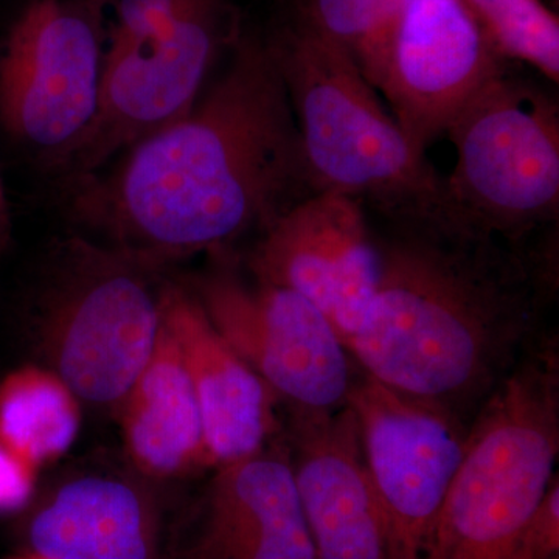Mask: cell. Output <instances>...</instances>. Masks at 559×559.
<instances>
[{"mask_svg": "<svg viewBox=\"0 0 559 559\" xmlns=\"http://www.w3.org/2000/svg\"><path fill=\"white\" fill-rule=\"evenodd\" d=\"M237 38L226 2L207 0L156 38L106 44L97 114L58 170L69 182L95 175L117 154L182 119L221 50Z\"/></svg>", "mask_w": 559, "mask_h": 559, "instance_id": "cell-9", "label": "cell"}, {"mask_svg": "<svg viewBox=\"0 0 559 559\" xmlns=\"http://www.w3.org/2000/svg\"><path fill=\"white\" fill-rule=\"evenodd\" d=\"M69 183L79 223L159 266L261 234L314 193L288 92L255 35H238L226 72L187 116L106 175Z\"/></svg>", "mask_w": 559, "mask_h": 559, "instance_id": "cell-1", "label": "cell"}, {"mask_svg": "<svg viewBox=\"0 0 559 559\" xmlns=\"http://www.w3.org/2000/svg\"><path fill=\"white\" fill-rule=\"evenodd\" d=\"M348 406L358 419L388 559H429L469 426L360 370Z\"/></svg>", "mask_w": 559, "mask_h": 559, "instance_id": "cell-10", "label": "cell"}, {"mask_svg": "<svg viewBox=\"0 0 559 559\" xmlns=\"http://www.w3.org/2000/svg\"><path fill=\"white\" fill-rule=\"evenodd\" d=\"M13 559H44V558H40L38 557V555H27V557H17V558H13Z\"/></svg>", "mask_w": 559, "mask_h": 559, "instance_id": "cell-24", "label": "cell"}, {"mask_svg": "<svg viewBox=\"0 0 559 559\" xmlns=\"http://www.w3.org/2000/svg\"><path fill=\"white\" fill-rule=\"evenodd\" d=\"M207 0H120L108 44L131 46L156 38Z\"/></svg>", "mask_w": 559, "mask_h": 559, "instance_id": "cell-21", "label": "cell"}, {"mask_svg": "<svg viewBox=\"0 0 559 559\" xmlns=\"http://www.w3.org/2000/svg\"><path fill=\"white\" fill-rule=\"evenodd\" d=\"M509 64L462 0H409L380 91L412 148L426 154Z\"/></svg>", "mask_w": 559, "mask_h": 559, "instance_id": "cell-12", "label": "cell"}, {"mask_svg": "<svg viewBox=\"0 0 559 559\" xmlns=\"http://www.w3.org/2000/svg\"><path fill=\"white\" fill-rule=\"evenodd\" d=\"M38 468L0 440V514L13 513L31 502Z\"/></svg>", "mask_w": 559, "mask_h": 559, "instance_id": "cell-22", "label": "cell"}, {"mask_svg": "<svg viewBox=\"0 0 559 559\" xmlns=\"http://www.w3.org/2000/svg\"><path fill=\"white\" fill-rule=\"evenodd\" d=\"M492 49L559 83V20L543 0H462Z\"/></svg>", "mask_w": 559, "mask_h": 559, "instance_id": "cell-20", "label": "cell"}, {"mask_svg": "<svg viewBox=\"0 0 559 559\" xmlns=\"http://www.w3.org/2000/svg\"><path fill=\"white\" fill-rule=\"evenodd\" d=\"M314 193L355 198L388 224L440 218L443 178L412 148L344 51L289 20L266 38Z\"/></svg>", "mask_w": 559, "mask_h": 559, "instance_id": "cell-3", "label": "cell"}, {"mask_svg": "<svg viewBox=\"0 0 559 559\" xmlns=\"http://www.w3.org/2000/svg\"><path fill=\"white\" fill-rule=\"evenodd\" d=\"M283 433L316 559H388L352 407L330 414L288 412Z\"/></svg>", "mask_w": 559, "mask_h": 559, "instance_id": "cell-14", "label": "cell"}, {"mask_svg": "<svg viewBox=\"0 0 559 559\" xmlns=\"http://www.w3.org/2000/svg\"><path fill=\"white\" fill-rule=\"evenodd\" d=\"M117 415L128 462L145 479H186L210 468L197 395L162 312L153 353Z\"/></svg>", "mask_w": 559, "mask_h": 559, "instance_id": "cell-17", "label": "cell"}, {"mask_svg": "<svg viewBox=\"0 0 559 559\" xmlns=\"http://www.w3.org/2000/svg\"><path fill=\"white\" fill-rule=\"evenodd\" d=\"M373 297L347 352L388 388L471 425L546 331L558 230L500 240L444 219L388 224Z\"/></svg>", "mask_w": 559, "mask_h": 559, "instance_id": "cell-2", "label": "cell"}, {"mask_svg": "<svg viewBox=\"0 0 559 559\" xmlns=\"http://www.w3.org/2000/svg\"><path fill=\"white\" fill-rule=\"evenodd\" d=\"M457 153L441 215L510 242L559 226V105L507 66L448 128Z\"/></svg>", "mask_w": 559, "mask_h": 559, "instance_id": "cell-6", "label": "cell"}, {"mask_svg": "<svg viewBox=\"0 0 559 559\" xmlns=\"http://www.w3.org/2000/svg\"><path fill=\"white\" fill-rule=\"evenodd\" d=\"M138 253L86 237L55 242L32 305L47 369L81 403L119 411L160 326V271Z\"/></svg>", "mask_w": 559, "mask_h": 559, "instance_id": "cell-5", "label": "cell"}, {"mask_svg": "<svg viewBox=\"0 0 559 559\" xmlns=\"http://www.w3.org/2000/svg\"><path fill=\"white\" fill-rule=\"evenodd\" d=\"M409 0H293L290 21L344 51L380 91Z\"/></svg>", "mask_w": 559, "mask_h": 559, "instance_id": "cell-19", "label": "cell"}, {"mask_svg": "<svg viewBox=\"0 0 559 559\" xmlns=\"http://www.w3.org/2000/svg\"><path fill=\"white\" fill-rule=\"evenodd\" d=\"M180 559H316L285 433L215 468Z\"/></svg>", "mask_w": 559, "mask_h": 559, "instance_id": "cell-13", "label": "cell"}, {"mask_svg": "<svg viewBox=\"0 0 559 559\" xmlns=\"http://www.w3.org/2000/svg\"><path fill=\"white\" fill-rule=\"evenodd\" d=\"M138 474V473H135ZM145 477L86 473L44 499L28 524L44 559H164L159 503Z\"/></svg>", "mask_w": 559, "mask_h": 559, "instance_id": "cell-16", "label": "cell"}, {"mask_svg": "<svg viewBox=\"0 0 559 559\" xmlns=\"http://www.w3.org/2000/svg\"><path fill=\"white\" fill-rule=\"evenodd\" d=\"M160 312L197 395L210 468L249 457L277 439L278 400L221 336L189 286L164 282Z\"/></svg>", "mask_w": 559, "mask_h": 559, "instance_id": "cell-15", "label": "cell"}, {"mask_svg": "<svg viewBox=\"0 0 559 559\" xmlns=\"http://www.w3.org/2000/svg\"><path fill=\"white\" fill-rule=\"evenodd\" d=\"M221 336L290 414H330L347 406L359 369L341 337L294 290L246 282L213 267L189 286Z\"/></svg>", "mask_w": 559, "mask_h": 559, "instance_id": "cell-8", "label": "cell"}, {"mask_svg": "<svg viewBox=\"0 0 559 559\" xmlns=\"http://www.w3.org/2000/svg\"><path fill=\"white\" fill-rule=\"evenodd\" d=\"M558 455V337L546 333L471 421L429 559H528Z\"/></svg>", "mask_w": 559, "mask_h": 559, "instance_id": "cell-4", "label": "cell"}, {"mask_svg": "<svg viewBox=\"0 0 559 559\" xmlns=\"http://www.w3.org/2000/svg\"><path fill=\"white\" fill-rule=\"evenodd\" d=\"M105 49L91 0H32L0 47V123L55 168L97 114Z\"/></svg>", "mask_w": 559, "mask_h": 559, "instance_id": "cell-7", "label": "cell"}, {"mask_svg": "<svg viewBox=\"0 0 559 559\" xmlns=\"http://www.w3.org/2000/svg\"><path fill=\"white\" fill-rule=\"evenodd\" d=\"M260 235L249 259L253 280L311 301L347 348L369 310L380 267L366 207L347 194L319 191Z\"/></svg>", "mask_w": 559, "mask_h": 559, "instance_id": "cell-11", "label": "cell"}, {"mask_svg": "<svg viewBox=\"0 0 559 559\" xmlns=\"http://www.w3.org/2000/svg\"><path fill=\"white\" fill-rule=\"evenodd\" d=\"M80 429L79 396L47 367H21L0 380V440L36 468L68 454Z\"/></svg>", "mask_w": 559, "mask_h": 559, "instance_id": "cell-18", "label": "cell"}, {"mask_svg": "<svg viewBox=\"0 0 559 559\" xmlns=\"http://www.w3.org/2000/svg\"><path fill=\"white\" fill-rule=\"evenodd\" d=\"M11 240V213L9 200H7L5 187L0 176V253L5 252Z\"/></svg>", "mask_w": 559, "mask_h": 559, "instance_id": "cell-23", "label": "cell"}]
</instances>
